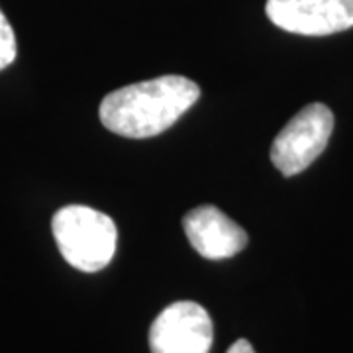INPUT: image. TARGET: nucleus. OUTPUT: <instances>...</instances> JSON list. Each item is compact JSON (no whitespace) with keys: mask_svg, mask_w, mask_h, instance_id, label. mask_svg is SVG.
Here are the masks:
<instances>
[{"mask_svg":"<svg viewBox=\"0 0 353 353\" xmlns=\"http://www.w3.org/2000/svg\"><path fill=\"white\" fill-rule=\"evenodd\" d=\"M201 97V88L187 77L165 75L134 83L106 94L101 122L112 134L132 139L163 134Z\"/></svg>","mask_w":353,"mask_h":353,"instance_id":"1","label":"nucleus"},{"mask_svg":"<svg viewBox=\"0 0 353 353\" xmlns=\"http://www.w3.org/2000/svg\"><path fill=\"white\" fill-rule=\"evenodd\" d=\"M51 232L63 259L83 273H97L112 261L118 230L110 216L99 210L69 204L51 220Z\"/></svg>","mask_w":353,"mask_h":353,"instance_id":"2","label":"nucleus"},{"mask_svg":"<svg viewBox=\"0 0 353 353\" xmlns=\"http://www.w3.org/2000/svg\"><path fill=\"white\" fill-rule=\"evenodd\" d=\"M334 130V114L326 104L314 102L294 114L271 145V161L285 176L308 169L326 150Z\"/></svg>","mask_w":353,"mask_h":353,"instance_id":"3","label":"nucleus"},{"mask_svg":"<svg viewBox=\"0 0 353 353\" xmlns=\"http://www.w3.org/2000/svg\"><path fill=\"white\" fill-rule=\"evenodd\" d=\"M212 340L210 314L201 304L190 301L167 306L150 330L152 353H208Z\"/></svg>","mask_w":353,"mask_h":353,"instance_id":"4","label":"nucleus"},{"mask_svg":"<svg viewBox=\"0 0 353 353\" xmlns=\"http://www.w3.org/2000/svg\"><path fill=\"white\" fill-rule=\"evenodd\" d=\"M273 24L299 36H330L353 28V0H267Z\"/></svg>","mask_w":353,"mask_h":353,"instance_id":"5","label":"nucleus"},{"mask_svg":"<svg viewBox=\"0 0 353 353\" xmlns=\"http://www.w3.org/2000/svg\"><path fill=\"white\" fill-rule=\"evenodd\" d=\"M183 230L194 252L204 259H228L248 245V234L220 208L204 204L183 218Z\"/></svg>","mask_w":353,"mask_h":353,"instance_id":"6","label":"nucleus"},{"mask_svg":"<svg viewBox=\"0 0 353 353\" xmlns=\"http://www.w3.org/2000/svg\"><path fill=\"white\" fill-rule=\"evenodd\" d=\"M16 53H18V48H16V34H14L8 18L4 16L2 8H0V71L6 69L10 63H14Z\"/></svg>","mask_w":353,"mask_h":353,"instance_id":"7","label":"nucleus"},{"mask_svg":"<svg viewBox=\"0 0 353 353\" xmlns=\"http://www.w3.org/2000/svg\"><path fill=\"white\" fill-rule=\"evenodd\" d=\"M226 353H255V350L248 340H238L234 345H230V350Z\"/></svg>","mask_w":353,"mask_h":353,"instance_id":"8","label":"nucleus"}]
</instances>
